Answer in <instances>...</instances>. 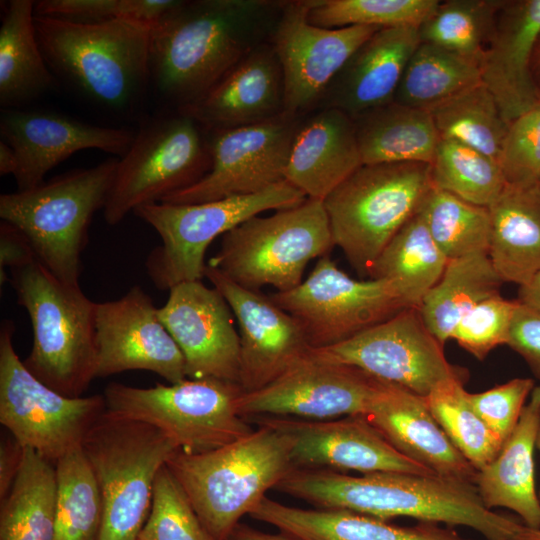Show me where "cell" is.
<instances>
[{"label":"cell","mask_w":540,"mask_h":540,"mask_svg":"<svg viewBox=\"0 0 540 540\" xmlns=\"http://www.w3.org/2000/svg\"><path fill=\"white\" fill-rule=\"evenodd\" d=\"M281 3L178 1L152 26L150 80L179 108L195 102L263 43Z\"/></svg>","instance_id":"cell-1"},{"label":"cell","mask_w":540,"mask_h":540,"mask_svg":"<svg viewBox=\"0 0 540 540\" xmlns=\"http://www.w3.org/2000/svg\"><path fill=\"white\" fill-rule=\"evenodd\" d=\"M316 508L344 509L390 520L465 526L485 540H509L522 522L488 509L474 484L436 474L378 472L351 476L296 468L275 488Z\"/></svg>","instance_id":"cell-2"},{"label":"cell","mask_w":540,"mask_h":540,"mask_svg":"<svg viewBox=\"0 0 540 540\" xmlns=\"http://www.w3.org/2000/svg\"><path fill=\"white\" fill-rule=\"evenodd\" d=\"M250 422L257 429L230 444L200 454L179 450L166 463L216 540H227L240 519L295 469L292 437Z\"/></svg>","instance_id":"cell-3"},{"label":"cell","mask_w":540,"mask_h":540,"mask_svg":"<svg viewBox=\"0 0 540 540\" xmlns=\"http://www.w3.org/2000/svg\"><path fill=\"white\" fill-rule=\"evenodd\" d=\"M10 282L32 324L33 345L24 365L58 393L81 397L96 378L97 302L37 260L12 269Z\"/></svg>","instance_id":"cell-4"},{"label":"cell","mask_w":540,"mask_h":540,"mask_svg":"<svg viewBox=\"0 0 540 540\" xmlns=\"http://www.w3.org/2000/svg\"><path fill=\"white\" fill-rule=\"evenodd\" d=\"M34 24L50 69L104 105L131 104L150 81L151 23H83L35 15Z\"/></svg>","instance_id":"cell-5"},{"label":"cell","mask_w":540,"mask_h":540,"mask_svg":"<svg viewBox=\"0 0 540 540\" xmlns=\"http://www.w3.org/2000/svg\"><path fill=\"white\" fill-rule=\"evenodd\" d=\"M118 158L0 196V217L28 238L36 260L60 281L79 285L81 254L96 211L104 209Z\"/></svg>","instance_id":"cell-6"},{"label":"cell","mask_w":540,"mask_h":540,"mask_svg":"<svg viewBox=\"0 0 540 540\" xmlns=\"http://www.w3.org/2000/svg\"><path fill=\"white\" fill-rule=\"evenodd\" d=\"M81 449L102 500L98 540H137L151 509L156 476L179 451L177 444L153 425L106 410Z\"/></svg>","instance_id":"cell-7"},{"label":"cell","mask_w":540,"mask_h":540,"mask_svg":"<svg viewBox=\"0 0 540 540\" xmlns=\"http://www.w3.org/2000/svg\"><path fill=\"white\" fill-rule=\"evenodd\" d=\"M432 188L430 164H362L323 200L334 246L359 274L368 276Z\"/></svg>","instance_id":"cell-8"},{"label":"cell","mask_w":540,"mask_h":540,"mask_svg":"<svg viewBox=\"0 0 540 540\" xmlns=\"http://www.w3.org/2000/svg\"><path fill=\"white\" fill-rule=\"evenodd\" d=\"M334 247L323 200L254 216L222 236L208 261L231 281L251 290L272 286L277 292L297 287L309 261Z\"/></svg>","instance_id":"cell-9"},{"label":"cell","mask_w":540,"mask_h":540,"mask_svg":"<svg viewBox=\"0 0 540 540\" xmlns=\"http://www.w3.org/2000/svg\"><path fill=\"white\" fill-rule=\"evenodd\" d=\"M306 199L302 191L283 180L249 195L196 204L158 202L140 206L133 213L161 239L146 259L147 274L161 290L201 280L207 265L205 254L213 240L261 212L295 207Z\"/></svg>","instance_id":"cell-10"},{"label":"cell","mask_w":540,"mask_h":540,"mask_svg":"<svg viewBox=\"0 0 540 540\" xmlns=\"http://www.w3.org/2000/svg\"><path fill=\"white\" fill-rule=\"evenodd\" d=\"M244 393L237 382L186 378L149 388L110 383L103 395L108 412L153 425L168 435L180 451L200 454L254 430L239 413Z\"/></svg>","instance_id":"cell-11"},{"label":"cell","mask_w":540,"mask_h":540,"mask_svg":"<svg viewBox=\"0 0 540 540\" xmlns=\"http://www.w3.org/2000/svg\"><path fill=\"white\" fill-rule=\"evenodd\" d=\"M200 125L179 111L144 124L127 152L118 158L114 181L104 207L109 225L120 223L140 206L199 181L210 169L209 144Z\"/></svg>","instance_id":"cell-12"},{"label":"cell","mask_w":540,"mask_h":540,"mask_svg":"<svg viewBox=\"0 0 540 540\" xmlns=\"http://www.w3.org/2000/svg\"><path fill=\"white\" fill-rule=\"evenodd\" d=\"M15 325L0 329V422L26 448L56 463L80 448L106 411L104 395L71 398L37 379L17 355Z\"/></svg>","instance_id":"cell-13"},{"label":"cell","mask_w":540,"mask_h":540,"mask_svg":"<svg viewBox=\"0 0 540 540\" xmlns=\"http://www.w3.org/2000/svg\"><path fill=\"white\" fill-rule=\"evenodd\" d=\"M301 327L311 349L342 343L412 307L389 280H357L328 256L297 287L270 295Z\"/></svg>","instance_id":"cell-14"},{"label":"cell","mask_w":540,"mask_h":540,"mask_svg":"<svg viewBox=\"0 0 540 540\" xmlns=\"http://www.w3.org/2000/svg\"><path fill=\"white\" fill-rule=\"evenodd\" d=\"M443 348L419 309L407 307L342 343L311 352L320 359L357 367L380 381L427 396L444 380L466 381L468 377L466 369L448 362Z\"/></svg>","instance_id":"cell-15"},{"label":"cell","mask_w":540,"mask_h":540,"mask_svg":"<svg viewBox=\"0 0 540 540\" xmlns=\"http://www.w3.org/2000/svg\"><path fill=\"white\" fill-rule=\"evenodd\" d=\"M299 124L285 113L245 126L211 131L209 171L196 183L161 202L196 204L249 195L285 180V168Z\"/></svg>","instance_id":"cell-16"},{"label":"cell","mask_w":540,"mask_h":540,"mask_svg":"<svg viewBox=\"0 0 540 540\" xmlns=\"http://www.w3.org/2000/svg\"><path fill=\"white\" fill-rule=\"evenodd\" d=\"M315 0L282 1L271 44L284 82L283 113L296 116L321 100L350 56L380 28H323L309 22Z\"/></svg>","instance_id":"cell-17"},{"label":"cell","mask_w":540,"mask_h":540,"mask_svg":"<svg viewBox=\"0 0 540 540\" xmlns=\"http://www.w3.org/2000/svg\"><path fill=\"white\" fill-rule=\"evenodd\" d=\"M380 380L361 369L310 352L267 386L244 393L239 413L253 417L332 420L365 415Z\"/></svg>","instance_id":"cell-18"},{"label":"cell","mask_w":540,"mask_h":540,"mask_svg":"<svg viewBox=\"0 0 540 540\" xmlns=\"http://www.w3.org/2000/svg\"><path fill=\"white\" fill-rule=\"evenodd\" d=\"M96 341V378L128 370L150 371L170 384L187 378L182 351L138 285L116 300L97 302Z\"/></svg>","instance_id":"cell-19"},{"label":"cell","mask_w":540,"mask_h":540,"mask_svg":"<svg viewBox=\"0 0 540 540\" xmlns=\"http://www.w3.org/2000/svg\"><path fill=\"white\" fill-rule=\"evenodd\" d=\"M204 277L224 297L239 325L240 385L257 391L311 352L297 321L270 296L244 288L208 264Z\"/></svg>","instance_id":"cell-20"},{"label":"cell","mask_w":540,"mask_h":540,"mask_svg":"<svg viewBox=\"0 0 540 540\" xmlns=\"http://www.w3.org/2000/svg\"><path fill=\"white\" fill-rule=\"evenodd\" d=\"M158 316L184 355L187 378L239 383L240 336L233 312L216 288L201 280L177 284Z\"/></svg>","instance_id":"cell-21"},{"label":"cell","mask_w":540,"mask_h":540,"mask_svg":"<svg viewBox=\"0 0 540 540\" xmlns=\"http://www.w3.org/2000/svg\"><path fill=\"white\" fill-rule=\"evenodd\" d=\"M247 421L263 422L288 433L293 439L295 468L434 474L397 451L361 414L332 420L260 416Z\"/></svg>","instance_id":"cell-22"},{"label":"cell","mask_w":540,"mask_h":540,"mask_svg":"<svg viewBox=\"0 0 540 540\" xmlns=\"http://www.w3.org/2000/svg\"><path fill=\"white\" fill-rule=\"evenodd\" d=\"M0 132L18 158L14 174L17 191L40 185L49 170L80 150L98 149L120 158L135 135L125 128L96 126L52 112L19 109H2Z\"/></svg>","instance_id":"cell-23"},{"label":"cell","mask_w":540,"mask_h":540,"mask_svg":"<svg viewBox=\"0 0 540 540\" xmlns=\"http://www.w3.org/2000/svg\"><path fill=\"white\" fill-rule=\"evenodd\" d=\"M540 37V0H504L480 63L482 83L505 121L540 104L532 61Z\"/></svg>","instance_id":"cell-24"},{"label":"cell","mask_w":540,"mask_h":540,"mask_svg":"<svg viewBox=\"0 0 540 540\" xmlns=\"http://www.w3.org/2000/svg\"><path fill=\"white\" fill-rule=\"evenodd\" d=\"M284 82L271 43H261L195 102L179 108L210 131L262 122L283 113Z\"/></svg>","instance_id":"cell-25"},{"label":"cell","mask_w":540,"mask_h":540,"mask_svg":"<svg viewBox=\"0 0 540 540\" xmlns=\"http://www.w3.org/2000/svg\"><path fill=\"white\" fill-rule=\"evenodd\" d=\"M364 416L406 457L436 475L474 484L477 471L446 436L425 396L380 381Z\"/></svg>","instance_id":"cell-26"},{"label":"cell","mask_w":540,"mask_h":540,"mask_svg":"<svg viewBox=\"0 0 540 540\" xmlns=\"http://www.w3.org/2000/svg\"><path fill=\"white\" fill-rule=\"evenodd\" d=\"M420 44L419 27L380 28L350 56L321 100L352 118L390 103Z\"/></svg>","instance_id":"cell-27"},{"label":"cell","mask_w":540,"mask_h":540,"mask_svg":"<svg viewBox=\"0 0 540 540\" xmlns=\"http://www.w3.org/2000/svg\"><path fill=\"white\" fill-rule=\"evenodd\" d=\"M362 164L354 119L325 107L299 125L285 180L307 198L324 200Z\"/></svg>","instance_id":"cell-28"},{"label":"cell","mask_w":540,"mask_h":540,"mask_svg":"<svg viewBox=\"0 0 540 540\" xmlns=\"http://www.w3.org/2000/svg\"><path fill=\"white\" fill-rule=\"evenodd\" d=\"M249 515L297 540H468L437 523L398 526L350 510L291 507L267 496Z\"/></svg>","instance_id":"cell-29"},{"label":"cell","mask_w":540,"mask_h":540,"mask_svg":"<svg viewBox=\"0 0 540 540\" xmlns=\"http://www.w3.org/2000/svg\"><path fill=\"white\" fill-rule=\"evenodd\" d=\"M540 423V385L534 387L519 421L498 454L477 471L474 485L490 510L515 512L528 527L540 528V500L535 490L534 451Z\"/></svg>","instance_id":"cell-30"},{"label":"cell","mask_w":540,"mask_h":540,"mask_svg":"<svg viewBox=\"0 0 540 540\" xmlns=\"http://www.w3.org/2000/svg\"><path fill=\"white\" fill-rule=\"evenodd\" d=\"M488 209V256L503 282L523 286L540 271V184L506 185Z\"/></svg>","instance_id":"cell-31"},{"label":"cell","mask_w":540,"mask_h":540,"mask_svg":"<svg viewBox=\"0 0 540 540\" xmlns=\"http://www.w3.org/2000/svg\"><path fill=\"white\" fill-rule=\"evenodd\" d=\"M354 119L363 164H432L440 137L428 111L394 101Z\"/></svg>","instance_id":"cell-32"},{"label":"cell","mask_w":540,"mask_h":540,"mask_svg":"<svg viewBox=\"0 0 540 540\" xmlns=\"http://www.w3.org/2000/svg\"><path fill=\"white\" fill-rule=\"evenodd\" d=\"M34 1L12 0L0 27V104L16 109L52 89L55 78L40 48Z\"/></svg>","instance_id":"cell-33"},{"label":"cell","mask_w":540,"mask_h":540,"mask_svg":"<svg viewBox=\"0 0 540 540\" xmlns=\"http://www.w3.org/2000/svg\"><path fill=\"white\" fill-rule=\"evenodd\" d=\"M502 283L487 253L451 259L417 308L444 345L452 339L459 321L478 303L500 293Z\"/></svg>","instance_id":"cell-34"},{"label":"cell","mask_w":540,"mask_h":540,"mask_svg":"<svg viewBox=\"0 0 540 540\" xmlns=\"http://www.w3.org/2000/svg\"><path fill=\"white\" fill-rule=\"evenodd\" d=\"M58 497L56 465L31 448L0 509V540H53Z\"/></svg>","instance_id":"cell-35"},{"label":"cell","mask_w":540,"mask_h":540,"mask_svg":"<svg viewBox=\"0 0 540 540\" xmlns=\"http://www.w3.org/2000/svg\"><path fill=\"white\" fill-rule=\"evenodd\" d=\"M447 262L418 211L387 244L368 277L394 282L408 304L418 307L440 279Z\"/></svg>","instance_id":"cell-36"},{"label":"cell","mask_w":540,"mask_h":540,"mask_svg":"<svg viewBox=\"0 0 540 540\" xmlns=\"http://www.w3.org/2000/svg\"><path fill=\"white\" fill-rule=\"evenodd\" d=\"M481 82L479 64L437 45L420 42L406 65L393 101L430 111Z\"/></svg>","instance_id":"cell-37"},{"label":"cell","mask_w":540,"mask_h":540,"mask_svg":"<svg viewBox=\"0 0 540 540\" xmlns=\"http://www.w3.org/2000/svg\"><path fill=\"white\" fill-rule=\"evenodd\" d=\"M428 112L440 139L469 146L499 164L509 124L482 82Z\"/></svg>","instance_id":"cell-38"},{"label":"cell","mask_w":540,"mask_h":540,"mask_svg":"<svg viewBox=\"0 0 540 540\" xmlns=\"http://www.w3.org/2000/svg\"><path fill=\"white\" fill-rule=\"evenodd\" d=\"M419 211L448 260L488 254L491 236L488 207L472 204L433 186Z\"/></svg>","instance_id":"cell-39"},{"label":"cell","mask_w":540,"mask_h":540,"mask_svg":"<svg viewBox=\"0 0 540 540\" xmlns=\"http://www.w3.org/2000/svg\"><path fill=\"white\" fill-rule=\"evenodd\" d=\"M464 383L459 378L444 380L425 398L451 443L479 471L495 458L502 443L474 409Z\"/></svg>","instance_id":"cell-40"},{"label":"cell","mask_w":540,"mask_h":540,"mask_svg":"<svg viewBox=\"0 0 540 540\" xmlns=\"http://www.w3.org/2000/svg\"><path fill=\"white\" fill-rule=\"evenodd\" d=\"M504 0L440 1L419 26L420 42L430 43L481 63Z\"/></svg>","instance_id":"cell-41"},{"label":"cell","mask_w":540,"mask_h":540,"mask_svg":"<svg viewBox=\"0 0 540 540\" xmlns=\"http://www.w3.org/2000/svg\"><path fill=\"white\" fill-rule=\"evenodd\" d=\"M58 497L53 540H98L102 500L81 447L56 463Z\"/></svg>","instance_id":"cell-42"},{"label":"cell","mask_w":540,"mask_h":540,"mask_svg":"<svg viewBox=\"0 0 540 540\" xmlns=\"http://www.w3.org/2000/svg\"><path fill=\"white\" fill-rule=\"evenodd\" d=\"M431 176L435 188L483 207L491 206L507 185L494 159L452 140H440Z\"/></svg>","instance_id":"cell-43"},{"label":"cell","mask_w":540,"mask_h":540,"mask_svg":"<svg viewBox=\"0 0 540 540\" xmlns=\"http://www.w3.org/2000/svg\"><path fill=\"white\" fill-rule=\"evenodd\" d=\"M438 0H315L309 22L323 28L419 27Z\"/></svg>","instance_id":"cell-44"},{"label":"cell","mask_w":540,"mask_h":540,"mask_svg":"<svg viewBox=\"0 0 540 540\" xmlns=\"http://www.w3.org/2000/svg\"><path fill=\"white\" fill-rule=\"evenodd\" d=\"M137 540H216L166 465L156 476L151 509Z\"/></svg>","instance_id":"cell-45"},{"label":"cell","mask_w":540,"mask_h":540,"mask_svg":"<svg viewBox=\"0 0 540 540\" xmlns=\"http://www.w3.org/2000/svg\"><path fill=\"white\" fill-rule=\"evenodd\" d=\"M175 0H41L34 4L37 16L74 22L96 23L115 19H134L154 24Z\"/></svg>","instance_id":"cell-46"},{"label":"cell","mask_w":540,"mask_h":540,"mask_svg":"<svg viewBox=\"0 0 540 540\" xmlns=\"http://www.w3.org/2000/svg\"><path fill=\"white\" fill-rule=\"evenodd\" d=\"M518 300L495 294L474 306L457 324L452 339L478 360L507 344Z\"/></svg>","instance_id":"cell-47"},{"label":"cell","mask_w":540,"mask_h":540,"mask_svg":"<svg viewBox=\"0 0 540 540\" xmlns=\"http://www.w3.org/2000/svg\"><path fill=\"white\" fill-rule=\"evenodd\" d=\"M499 164L507 185L540 184V104L509 124Z\"/></svg>","instance_id":"cell-48"},{"label":"cell","mask_w":540,"mask_h":540,"mask_svg":"<svg viewBox=\"0 0 540 540\" xmlns=\"http://www.w3.org/2000/svg\"><path fill=\"white\" fill-rule=\"evenodd\" d=\"M535 386L532 378H514L483 392L469 393V399L503 444L515 429Z\"/></svg>","instance_id":"cell-49"},{"label":"cell","mask_w":540,"mask_h":540,"mask_svg":"<svg viewBox=\"0 0 540 540\" xmlns=\"http://www.w3.org/2000/svg\"><path fill=\"white\" fill-rule=\"evenodd\" d=\"M540 381V312L518 301L507 344Z\"/></svg>","instance_id":"cell-50"},{"label":"cell","mask_w":540,"mask_h":540,"mask_svg":"<svg viewBox=\"0 0 540 540\" xmlns=\"http://www.w3.org/2000/svg\"><path fill=\"white\" fill-rule=\"evenodd\" d=\"M36 261L34 250L24 233L14 225L0 223V268L11 270Z\"/></svg>","instance_id":"cell-51"},{"label":"cell","mask_w":540,"mask_h":540,"mask_svg":"<svg viewBox=\"0 0 540 540\" xmlns=\"http://www.w3.org/2000/svg\"><path fill=\"white\" fill-rule=\"evenodd\" d=\"M24 449L12 435L0 444V500H4L11 490L21 467Z\"/></svg>","instance_id":"cell-52"},{"label":"cell","mask_w":540,"mask_h":540,"mask_svg":"<svg viewBox=\"0 0 540 540\" xmlns=\"http://www.w3.org/2000/svg\"><path fill=\"white\" fill-rule=\"evenodd\" d=\"M227 540H297L284 533H267L239 523Z\"/></svg>","instance_id":"cell-53"},{"label":"cell","mask_w":540,"mask_h":540,"mask_svg":"<svg viewBox=\"0 0 540 540\" xmlns=\"http://www.w3.org/2000/svg\"><path fill=\"white\" fill-rule=\"evenodd\" d=\"M517 300L540 312V271L527 284L519 287Z\"/></svg>","instance_id":"cell-54"},{"label":"cell","mask_w":540,"mask_h":540,"mask_svg":"<svg viewBox=\"0 0 540 540\" xmlns=\"http://www.w3.org/2000/svg\"><path fill=\"white\" fill-rule=\"evenodd\" d=\"M18 169V158L14 149L4 140L0 141V175L16 173Z\"/></svg>","instance_id":"cell-55"},{"label":"cell","mask_w":540,"mask_h":540,"mask_svg":"<svg viewBox=\"0 0 540 540\" xmlns=\"http://www.w3.org/2000/svg\"><path fill=\"white\" fill-rule=\"evenodd\" d=\"M509 540H540V528H532L523 523Z\"/></svg>","instance_id":"cell-56"},{"label":"cell","mask_w":540,"mask_h":540,"mask_svg":"<svg viewBox=\"0 0 540 540\" xmlns=\"http://www.w3.org/2000/svg\"><path fill=\"white\" fill-rule=\"evenodd\" d=\"M532 75L535 86L540 96V37L535 47L532 61Z\"/></svg>","instance_id":"cell-57"},{"label":"cell","mask_w":540,"mask_h":540,"mask_svg":"<svg viewBox=\"0 0 540 540\" xmlns=\"http://www.w3.org/2000/svg\"><path fill=\"white\" fill-rule=\"evenodd\" d=\"M536 448L540 451V423H539L537 437H536Z\"/></svg>","instance_id":"cell-58"}]
</instances>
